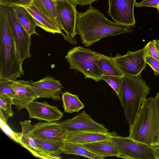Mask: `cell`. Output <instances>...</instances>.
Wrapping results in <instances>:
<instances>
[{
  "instance_id": "cell-1",
  "label": "cell",
  "mask_w": 159,
  "mask_h": 159,
  "mask_svg": "<svg viewBox=\"0 0 159 159\" xmlns=\"http://www.w3.org/2000/svg\"><path fill=\"white\" fill-rule=\"evenodd\" d=\"M132 27L110 21L91 5L85 11L77 13L76 33L86 47L106 37L131 33Z\"/></svg>"
},
{
  "instance_id": "cell-2",
  "label": "cell",
  "mask_w": 159,
  "mask_h": 159,
  "mask_svg": "<svg viewBox=\"0 0 159 159\" xmlns=\"http://www.w3.org/2000/svg\"><path fill=\"white\" fill-rule=\"evenodd\" d=\"M129 137L152 147L159 145V111L155 98L143 102Z\"/></svg>"
},
{
  "instance_id": "cell-3",
  "label": "cell",
  "mask_w": 159,
  "mask_h": 159,
  "mask_svg": "<svg viewBox=\"0 0 159 159\" xmlns=\"http://www.w3.org/2000/svg\"><path fill=\"white\" fill-rule=\"evenodd\" d=\"M24 74L10 25L0 6V80H15Z\"/></svg>"
},
{
  "instance_id": "cell-4",
  "label": "cell",
  "mask_w": 159,
  "mask_h": 159,
  "mask_svg": "<svg viewBox=\"0 0 159 159\" xmlns=\"http://www.w3.org/2000/svg\"><path fill=\"white\" fill-rule=\"evenodd\" d=\"M123 84L118 96L129 126L133 123L143 101L149 93L150 88L140 75H124Z\"/></svg>"
},
{
  "instance_id": "cell-5",
  "label": "cell",
  "mask_w": 159,
  "mask_h": 159,
  "mask_svg": "<svg viewBox=\"0 0 159 159\" xmlns=\"http://www.w3.org/2000/svg\"><path fill=\"white\" fill-rule=\"evenodd\" d=\"M99 53L81 46L70 49L65 57L70 68L77 70L85 78L98 82L102 80V76L97 65Z\"/></svg>"
},
{
  "instance_id": "cell-6",
  "label": "cell",
  "mask_w": 159,
  "mask_h": 159,
  "mask_svg": "<svg viewBox=\"0 0 159 159\" xmlns=\"http://www.w3.org/2000/svg\"><path fill=\"white\" fill-rule=\"evenodd\" d=\"M10 25L15 43L19 59L22 64L24 60L31 56V36L18 20L12 6L0 4Z\"/></svg>"
},
{
  "instance_id": "cell-7",
  "label": "cell",
  "mask_w": 159,
  "mask_h": 159,
  "mask_svg": "<svg viewBox=\"0 0 159 159\" xmlns=\"http://www.w3.org/2000/svg\"><path fill=\"white\" fill-rule=\"evenodd\" d=\"M110 139L118 148L121 158L133 159H155L152 147L128 137L117 135Z\"/></svg>"
},
{
  "instance_id": "cell-8",
  "label": "cell",
  "mask_w": 159,
  "mask_h": 159,
  "mask_svg": "<svg viewBox=\"0 0 159 159\" xmlns=\"http://www.w3.org/2000/svg\"><path fill=\"white\" fill-rule=\"evenodd\" d=\"M146 48L134 51H128L126 54H117L113 57L116 65L124 75L136 76L145 68L147 63Z\"/></svg>"
},
{
  "instance_id": "cell-9",
  "label": "cell",
  "mask_w": 159,
  "mask_h": 159,
  "mask_svg": "<svg viewBox=\"0 0 159 159\" xmlns=\"http://www.w3.org/2000/svg\"><path fill=\"white\" fill-rule=\"evenodd\" d=\"M56 3L62 30L66 34L64 39L71 44H76V5L68 0L56 2Z\"/></svg>"
},
{
  "instance_id": "cell-10",
  "label": "cell",
  "mask_w": 159,
  "mask_h": 159,
  "mask_svg": "<svg viewBox=\"0 0 159 159\" xmlns=\"http://www.w3.org/2000/svg\"><path fill=\"white\" fill-rule=\"evenodd\" d=\"M57 123L67 133L82 131H108L103 125L95 121L84 111L72 118L57 121Z\"/></svg>"
},
{
  "instance_id": "cell-11",
  "label": "cell",
  "mask_w": 159,
  "mask_h": 159,
  "mask_svg": "<svg viewBox=\"0 0 159 159\" xmlns=\"http://www.w3.org/2000/svg\"><path fill=\"white\" fill-rule=\"evenodd\" d=\"M108 13L117 23L134 27V7L136 0H108Z\"/></svg>"
},
{
  "instance_id": "cell-12",
  "label": "cell",
  "mask_w": 159,
  "mask_h": 159,
  "mask_svg": "<svg viewBox=\"0 0 159 159\" xmlns=\"http://www.w3.org/2000/svg\"><path fill=\"white\" fill-rule=\"evenodd\" d=\"M32 80H13L12 87L14 91L13 105L18 111L26 108L35 99L39 98L35 91L30 86Z\"/></svg>"
},
{
  "instance_id": "cell-13",
  "label": "cell",
  "mask_w": 159,
  "mask_h": 159,
  "mask_svg": "<svg viewBox=\"0 0 159 159\" xmlns=\"http://www.w3.org/2000/svg\"><path fill=\"white\" fill-rule=\"evenodd\" d=\"M29 117L46 122H54L60 120L63 113L58 108L52 106L46 102L34 101L25 108Z\"/></svg>"
},
{
  "instance_id": "cell-14",
  "label": "cell",
  "mask_w": 159,
  "mask_h": 159,
  "mask_svg": "<svg viewBox=\"0 0 159 159\" xmlns=\"http://www.w3.org/2000/svg\"><path fill=\"white\" fill-rule=\"evenodd\" d=\"M30 86L39 98H51L57 101L61 100L60 95L64 88L59 80L49 76L36 82L32 81Z\"/></svg>"
},
{
  "instance_id": "cell-15",
  "label": "cell",
  "mask_w": 159,
  "mask_h": 159,
  "mask_svg": "<svg viewBox=\"0 0 159 159\" xmlns=\"http://www.w3.org/2000/svg\"><path fill=\"white\" fill-rule=\"evenodd\" d=\"M67 132L57 122H39L32 125L30 134L34 139H65Z\"/></svg>"
},
{
  "instance_id": "cell-16",
  "label": "cell",
  "mask_w": 159,
  "mask_h": 159,
  "mask_svg": "<svg viewBox=\"0 0 159 159\" xmlns=\"http://www.w3.org/2000/svg\"><path fill=\"white\" fill-rule=\"evenodd\" d=\"M22 131L17 132L18 143L23 147L28 150L34 156L41 159H47L44 155L37 146L34 139L30 134L32 125L31 120H26L20 122Z\"/></svg>"
},
{
  "instance_id": "cell-17",
  "label": "cell",
  "mask_w": 159,
  "mask_h": 159,
  "mask_svg": "<svg viewBox=\"0 0 159 159\" xmlns=\"http://www.w3.org/2000/svg\"><path fill=\"white\" fill-rule=\"evenodd\" d=\"M116 133L109 131L101 132L93 131H76L67 133L66 140L77 143L85 144L110 139Z\"/></svg>"
},
{
  "instance_id": "cell-18",
  "label": "cell",
  "mask_w": 159,
  "mask_h": 159,
  "mask_svg": "<svg viewBox=\"0 0 159 159\" xmlns=\"http://www.w3.org/2000/svg\"><path fill=\"white\" fill-rule=\"evenodd\" d=\"M25 8L34 19L37 26L46 32L53 34L58 33L65 38L61 27L54 20L40 11L31 3L27 6H22Z\"/></svg>"
},
{
  "instance_id": "cell-19",
  "label": "cell",
  "mask_w": 159,
  "mask_h": 159,
  "mask_svg": "<svg viewBox=\"0 0 159 159\" xmlns=\"http://www.w3.org/2000/svg\"><path fill=\"white\" fill-rule=\"evenodd\" d=\"M36 144L47 159H59L63 153L66 140L34 139Z\"/></svg>"
},
{
  "instance_id": "cell-20",
  "label": "cell",
  "mask_w": 159,
  "mask_h": 159,
  "mask_svg": "<svg viewBox=\"0 0 159 159\" xmlns=\"http://www.w3.org/2000/svg\"><path fill=\"white\" fill-rule=\"evenodd\" d=\"M83 145L91 152L103 159L110 156L121 157L118 148L110 139Z\"/></svg>"
},
{
  "instance_id": "cell-21",
  "label": "cell",
  "mask_w": 159,
  "mask_h": 159,
  "mask_svg": "<svg viewBox=\"0 0 159 159\" xmlns=\"http://www.w3.org/2000/svg\"><path fill=\"white\" fill-rule=\"evenodd\" d=\"M12 6L18 20L29 35H39L35 31L36 27L38 26L36 21L28 10L22 6Z\"/></svg>"
},
{
  "instance_id": "cell-22",
  "label": "cell",
  "mask_w": 159,
  "mask_h": 159,
  "mask_svg": "<svg viewBox=\"0 0 159 159\" xmlns=\"http://www.w3.org/2000/svg\"><path fill=\"white\" fill-rule=\"evenodd\" d=\"M97 65L102 76L111 75L123 77L124 75L115 63L113 57L99 53Z\"/></svg>"
},
{
  "instance_id": "cell-23",
  "label": "cell",
  "mask_w": 159,
  "mask_h": 159,
  "mask_svg": "<svg viewBox=\"0 0 159 159\" xmlns=\"http://www.w3.org/2000/svg\"><path fill=\"white\" fill-rule=\"evenodd\" d=\"M31 3L54 20L62 29L57 11L56 1L54 0H33Z\"/></svg>"
},
{
  "instance_id": "cell-24",
  "label": "cell",
  "mask_w": 159,
  "mask_h": 159,
  "mask_svg": "<svg viewBox=\"0 0 159 159\" xmlns=\"http://www.w3.org/2000/svg\"><path fill=\"white\" fill-rule=\"evenodd\" d=\"M63 153L66 154L80 155L91 159H103L92 152L83 144L66 140Z\"/></svg>"
},
{
  "instance_id": "cell-25",
  "label": "cell",
  "mask_w": 159,
  "mask_h": 159,
  "mask_svg": "<svg viewBox=\"0 0 159 159\" xmlns=\"http://www.w3.org/2000/svg\"><path fill=\"white\" fill-rule=\"evenodd\" d=\"M61 99L64 111L66 113L77 112L84 107L77 95L72 94L68 91L62 93Z\"/></svg>"
},
{
  "instance_id": "cell-26",
  "label": "cell",
  "mask_w": 159,
  "mask_h": 159,
  "mask_svg": "<svg viewBox=\"0 0 159 159\" xmlns=\"http://www.w3.org/2000/svg\"><path fill=\"white\" fill-rule=\"evenodd\" d=\"M12 105V99L0 94V118L6 122L14 115L11 108Z\"/></svg>"
},
{
  "instance_id": "cell-27",
  "label": "cell",
  "mask_w": 159,
  "mask_h": 159,
  "mask_svg": "<svg viewBox=\"0 0 159 159\" xmlns=\"http://www.w3.org/2000/svg\"><path fill=\"white\" fill-rule=\"evenodd\" d=\"M122 77L116 76L103 75L102 77V80L106 81L114 90L118 96L121 92L123 86Z\"/></svg>"
},
{
  "instance_id": "cell-28",
  "label": "cell",
  "mask_w": 159,
  "mask_h": 159,
  "mask_svg": "<svg viewBox=\"0 0 159 159\" xmlns=\"http://www.w3.org/2000/svg\"><path fill=\"white\" fill-rule=\"evenodd\" d=\"M12 80H0V94L13 99L14 91L12 87Z\"/></svg>"
},
{
  "instance_id": "cell-29",
  "label": "cell",
  "mask_w": 159,
  "mask_h": 159,
  "mask_svg": "<svg viewBox=\"0 0 159 159\" xmlns=\"http://www.w3.org/2000/svg\"><path fill=\"white\" fill-rule=\"evenodd\" d=\"M0 126L1 129L11 139L18 143L17 132L13 131L7 124V122L0 118Z\"/></svg>"
},
{
  "instance_id": "cell-30",
  "label": "cell",
  "mask_w": 159,
  "mask_h": 159,
  "mask_svg": "<svg viewBox=\"0 0 159 159\" xmlns=\"http://www.w3.org/2000/svg\"><path fill=\"white\" fill-rule=\"evenodd\" d=\"M145 46L146 55L152 57L159 61V54L154 40L148 42Z\"/></svg>"
},
{
  "instance_id": "cell-31",
  "label": "cell",
  "mask_w": 159,
  "mask_h": 159,
  "mask_svg": "<svg viewBox=\"0 0 159 159\" xmlns=\"http://www.w3.org/2000/svg\"><path fill=\"white\" fill-rule=\"evenodd\" d=\"M33 0H0V4L12 6H27L31 4Z\"/></svg>"
},
{
  "instance_id": "cell-32",
  "label": "cell",
  "mask_w": 159,
  "mask_h": 159,
  "mask_svg": "<svg viewBox=\"0 0 159 159\" xmlns=\"http://www.w3.org/2000/svg\"><path fill=\"white\" fill-rule=\"evenodd\" d=\"M145 61L153 70L156 75H159V61L152 57L146 55Z\"/></svg>"
},
{
  "instance_id": "cell-33",
  "label": "cell",
  "mask_w": 159,
  "mask_h": 159,
  "mask_svg": "<svg viewBox=\"0 0 159 159\" xmlns=\"http://www.w3.org/2000/svg\"><path fill=\"white\" fill-rule=\"evenodd\" d=\"M135 6L138 7H147L155 8L159 6V0H142L140 2H136Z\"/></svg>"
},
{
  "instance_id": "cell-34",
  "label": "cell",
  "mask_w": 159,
  "mask_h": 159,
  "mask_svg": "<svg viewBox=\"0 0 159 159\" xmlns=\"http://www.w3.org/2000/svg\"><path fill=\"white\" fill-rule=\"evenodd\" d=\"M73 4L76 5L84 6L91 4L96 1L98 0H68Z\"/></svg>"
},
{
  "instance_id": "cell-35",
  "label": "cell",
  "mask_w": 159,
  "mask_h": 159,
  "mask_svg": "<svg viewBox=\"0 0 159 159\" xmlns=\"http://www.w3.org/2000/svg\"><path fill=\"white\" fill-rule=\"evenodd\" d=\"M154 151L155 159H159V145L152 147Z\"/></svg>"
},
{
  "instance_id": "cell-36",
  "label": "cell",
  "mask_w": 159,
  "mask_h": 159,
  "mask_svg": "<svg viewBox=\"0 0 159 159\" xmlns=\"http://www.w3.org/2000/svg\"><path fill=\"white\" fill-rule=\"evenodd\" d=\"M157 101L159 111V93H157L155 97Z\"/></svg>"
},
{
  "instance_id": "cell-37",
  "label": "cell",
  "mask_w": 159,
  "mask_h": 159,
  "mask_svg": "<svg viewBox=\"0 0 159 159\" xmlns=\"http://www.w3.org/2000/svg\"><path fill=\"white\" fill-rule=\"evenodd\" d=\"M154 40L155 41V44L157 49L159 56V45L157 41V40L155 39Z\"/></svg>"
},
{
  "instance_id": "cell-38",
  "label": "cell",
  "mask_w": 159,
  "mask_h": 159,
  "mask_svg": "<svg viewBox=\"0 0 159 159\" xmlns=\"http://www.w3.org/2000/svg\"><path fill=\"white\" fill-rule=\"evenodd\" d=\"M155 8L157 9L158 12L159 13V6H157Z\"/></svg>"
},
{
  "instance_id": "cell-39",
  "label": "cell",
  "mask_w": 159,
  "mask_h": 159,
  "mask_svg": "<svg viewBox=\"0 0 159 159\" xmlns=\"http://www.w3.org/2000/svg\"><path fill=\"white\" fill-rule=\"evenodd\" d=\"M54 0L56 2H57V1H64V0Z\"/></svg>"
},
{
  "instance_id": "cell-40",
  "label": "cell",
  "mask_w": 159,
  "mask_h": 159,
  "mask_svg": "<svg viewBox=\"0 0 159 159\" xmlns=\"http://www.w3.org/2000/svg\"><path fill=\"white\" fill-rule=\"evenodd\" d=\"M157 43H158V44H159V40H157Z\"/></svg>"
}]
</instances>
